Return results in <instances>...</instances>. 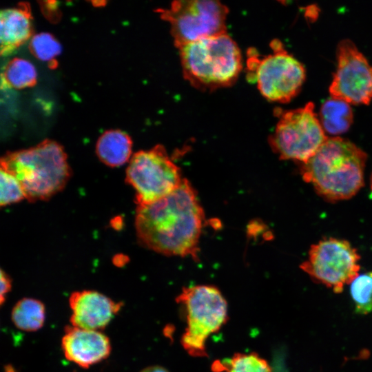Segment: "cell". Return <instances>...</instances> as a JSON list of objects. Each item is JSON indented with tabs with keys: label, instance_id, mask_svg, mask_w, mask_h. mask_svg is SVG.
Here are the masks:
<instances>
[{
	"label": "cell",
	"instance_id": "cell-1",
	"mask_svg": "<svg viewBox=\"0 0 372 372\" xmlns=\"http://www.w3.org/2000/svg\"><path fill=\"white\" fill-rule=\"evenodd\" d=\"M204 221L197 192L184 178L167 196L138 206L135 228L144 247L165 256L197 259Z\"/></svg>",
	"mask_w": 372,
	"mask_h": 372
},
{
	"label": "cell",
	"instance_id": "cell-2",
	"mask_svg": "<svg viewBox=\"0 0 372 372\" xmlns=\"http://www.w3.org/2000/svg\"><path fill=\"white\" fill-rule=\"evenodd\" d=\"M366 159V154L350 141L328 137L307 162L300 163V174L325 200H347L364 185Z\"/></svg>",
	"mask_w": 372,
	"mask_h": 372
},
{
	"label": "cell",
	"instance_id": "cell-3",
	"mask_svg": "<svg viewBox=\"0 0 372 372\" xmlns=\"http://www.w3.org/2000/svg\"><path fill=\"white\" fill-rule=\"evenodd\" d=\"M1 169L18 180L30 202L52 198L64 189L71 176L63 147L49 139L7 153L1 159Z\"/></svg>",
	"mask_w": 372,
	"mask_h": 372
},
{
	"label": "cell",
	"instance_id": "cell-4",
	"mask_svg": "<svg viewBox=\"0 0 372 372\" xmlns=\"http://www.w3.org/2000/svg\"><path fill=\"white\" fill-rule=\"evenodd\" d=\"M178 50L183 76L198 90L229 87L242 69L240 50L227 33L187 43Z\"/></svg>",
	"mask_w": 372,
	"mask_h": 372
},
{
	"label": "cell",
	"instance_id": "cell-5",
	"mask_svg": "<svg viewBox=\"0 0 372 372\" xmlns=\"http://www.w3.org/2000/svg\"><path fill=\"white\" fill-rule=\"evenodd\" d=\"M176 301L187 324L180 340L183 347L193 357L207 356V338L227 321V300L215 286L199 285L183 287Z\"/></svg>",
	"mask_w": 372,
	"mask_h": 372
},
{
	"label": "cell",
	"instance_id": "cell-6",
	"mask_svg": "<svg viewBox=\"0 0 372 372\" xmlns=\"http://www.w3.org/2000/svg\"><path fill=\"white\" fill-rule=\"evenodd\" d=\"M270 46L273 52L262 56L256 50H248L247 77L266 99L287 103L301 89L306 70L278 39H273Z\"/></svg>",
	"mask_w": 372,
	"mask_h": 372
},
{
	"label": "cell",
	"instance_id": "cell-7",
	"mask_svg": "<svg viewBox=\"0 0 372 372\" xmlns=\"http://www.w3.org/2000/svg\"><path fill=\"white\" fill-rule=\"evenodd\" d=\"M125 179L135 190V201L139 206L152 203L167 196L181 185L184 178L165 148L156 145L132 156Z\"/></svg>",
	"mask_w": 372,
	"mask_h": 372
},
{
	"label": "cell",
	"instance_id": "cell-8",
	"mask_svg": "<svg viewBox=\"0 0 372 372\" xmlns=\"http://www.w3.org/2000/svg\"><path fill=\"white\" fill-rule=\"evenodd\" d=\"M314 111V104L280 114L275 130L269 138L272 150L282 160L307 162L327 139Z\"/></svg>",
	"mask_w": 372,
	"mask_h": 372
},
{
	"label": "cell",
	"instance_id": "cell-9",
	"mask_svg": "<svg viewBox=\"0 0 372 372\" xmlns=\"http://www.w3.org/2000/svg\"><path fill=\"white\" fill-rule=\"evenodd\" d=\"M167 21L176 47L227 33V7L218 1L178 0L157 11Z\"/></svg>",
	"mask_w": 372,
	"mask_h": 372
},
{
	"label": "cell",
	"instance_id": "cell-10",
	"mask_svg": "<svg viewBox=\"0 0 372 372\" xmlns=\"http://www.w3.org/2000/svg\"><path fill=\"white\" fill-rule=\"evenodd\" d=\"M360 256L347 240L324 238L313 244L301 269L315 282L340 293L359 275Z\"/></svg>",
	"mask_w": 372,
	"mask_h": 372
},
{
	"label": "cell",
	"instance_id": "cell-11",
	"mask_svg": "<svg viewBox=\"0 0 372 372\" xmlns=\"http://www.w3.org/2000/svg\"><path fill=\"white\" fill-rule=\"evenodd\" d=\"M337 68L329 86L331 96L353 104L372 99V65L350 39L340 41L336 50Z\"/></svg>",
	"mask_w": 372,
	"mask_h": 372
},
{
	"label": "cell",
	"instance_id": "cell-12",
	"mask_svg": "<svg viewBox=\"0 0 372 372\" xmlns=\"http://www.w3.org/2000/svg\"><path fill=\"white\" fill-rule=\"evenodd\" d=\"M69 304L72 326L99 331L107 326L123 303L116 302L96 291L83 290L71 294Z\"/></svg>",
	"mask_w": 372,
	"mask_h": 372
},
{
	"label": "cell",
	"instance_id": "cell-13",
	"mask_svg": "<svg viewBox=\"0 0 372 372\" xmlns=\"http://www.w3.org/2000/svg\"><path fill=\"white\" fill-rule=\"evenodd\" d=\"M108 337L101 331L68 326L61 339V349L67 360L82 368L106 359L111 352Z\"/></svg>",
	"mask_w": 372,
	"mask_h": 372
},
{
	"label": "cell",
	"instance_id": "cell-14",
	"mask_svg": "<svg viewBox=\"0 0 372 372\" xmlns=\"http://www.w3.org/2000/svg\"><path fill=\"white\" fill-rule=\"evenodd\" d=\"M32 17L30 6H18L2 10L0 14L1 54L6 56L23 44L32 36Z\"/></svg>",
	"mask_w": 372,
	"mask_h": 372
},
{
	"label": "cell",
	"instance_id": "cell-15",
	"mask_svg": "<svg viewBox=\"0 0 372 372\" xmlns=\"http://www.w3.org/2000/svg\"><path fill=\"white\" fill-rule=\"evenodd\" d=\"M132 141L125 132L118 130L105 132L98 139L96 152L105 165L115 167L131 159Z\"/></svg>",
	"mask_w": 372,
	"mask_h": 372
},
{
	"label": "cell",
	"instance_id": "cell-16",
	"mask_svg": "<svg viewBox=\"0 0 372 372\" xmlns=\"http://www.w3.org/2000/svg\"><path fill=\"white\" fill-rule=\"evenodd\" d=\"M353 117L349 103L331 96L322 104L318 116L324 132L332 135L346 132L351 125Z\"/></svg>",
	"mask_w": 372,
	"mask_h": 372
},
{
	"label": "cell",
	"instance_id": "cell-17",
	"mask_svg": "<svg viewBox=\"0 0 372 372\" xmlns=\"http://www.w3.org/2000/svg\"><path fill=\"white\" fill-rule=\"evenodd\" d=\"M11 319L19 329L29 332L36 331L44 324L45 305L41 301L34 298H22L13 307Z\"/></svg>",
	"mask_w": 372,
	"mask_h": 372
},
{
	"label": "cell",
	"instance_id": "cell-18",
	"mask_svg": "<svg viewBox=\"0 0 372 372\" xmlns=\"http://www.w3.org/2000/svg\"><path fill=\"white\" fill-rule=\"evenodd\" d=\"M37 82L34 65L21 58H14L4 67L1 74V88L22 89L32 87Z\"/></svg>",
	"mask_w": 372,
	"mask_h": 372
},
{
	"label": "cell",
	"instance_id": "cell-19",
	"mask_svg": "<svg viewBox=\"0 0 372 372\" xmlns=\"http://www.w3.org/2000/svg\"><path fill=\"white\" fill-rule=\"evenodd\" d=\"M355 310L360 314L372 312V271L359 274L350 284Z\"/></svg>",
	"mask_w": 372,
	"mask_h": 372
},
{
	"label": "cell",
	"instance_id": "cell-20",
	"mask_svg": "<svg viewBox=\"0 0 372 372\" xmlns=\"http://www.w3.org/2000/svg\"><path fill=\"white\" fill-rule=\"evenodd\" d=\"M220 365L225 372H271L267 361L254 352L236 353Z\"/></svg>",
	"mask_w": 372,
	"mask_h": 372
},
{
	"label": "cell",
	"instance_id": "cell-21",
	"mask_svg": "<svg viewBox=\"0 0 372 372\" xmlns=\"http://www.w3.org/2000/svg\"><path fill=\"white\" fill-rule=\"evenodd\" d=\"M30 50L38 59L51 63L60 54L61 47L51 34L41 32L32 37Z\"/></svg>",
	"mask_w": 372,
	"mask_h": 372
},
{
	"label": "cell",
	"instance_id": "cell-22",
	"mask_svg": "<svg viewBox=\"0 0 372 372\" xmlns=\"http://www.w3.org/2000/svg\"><path fill=\"white\" fill-rule=\"evenodd\" d=\"M1 206L19 203L25 198L23 189L18 180L11 174L1 169Z\"/></svg>",
	"mask_w": 372,
	"mask_h": 372
},
{
	"label": "cell",
	"instance_id": "cell-23",
	"mask_svg": "<svg viewBox=\"0 0 372 372\" xmlns=\"http://www.w3.org/2000/svg\"><path fill=\"white\" fill-rule=\"evenodd\" d=\"M12 287V281L10 276L1 270V295H0V303L3 304L6 300L7 294L10 291Z\"/></svg>",
	"mask_w": 372,
	"mask_h": 372
},
{
	"label": "cell",
	"instance_id": "cell-24",
	"mask_svg": "<svg viewBox=\"0 0 372 372\" xmlns=\"http://www.w3.org/2000/svg\"><path fill=\"white\" fill-rule=\"evenodd\" d=\"M140 372H169L167 369L159 365H152L142 369Z\"/></svg>",
	"mask_w": 372,
	"mask_h": 372
},
{
	"label": "cell",
	"instance_id": "cell-25",
	"mask_svg": "<svg viewBox=\"0 0 372 372\" xmlns=\"http://www.w3.org/2000/svg\"><path fill=\"white\" fill-rule=\"evenodd\" d=\"M371 190L372 192V174H371Z\"/></svg>",
	"mask_w": 372,
	"mask_h": 372
}]
</instances>
